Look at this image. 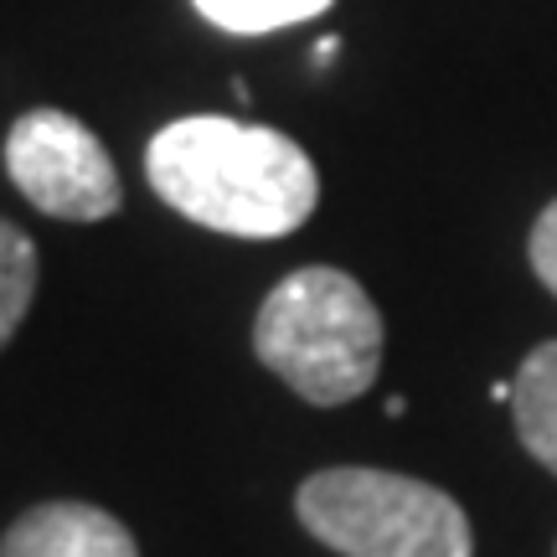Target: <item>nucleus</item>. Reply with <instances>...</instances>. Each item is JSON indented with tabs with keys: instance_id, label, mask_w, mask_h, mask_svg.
I'll list each match as a JSON object with an SVG mask.
<instances>
[{
	"instance_id": "obj_4",
	"label": "nucleus",
	"mask_w": 557,
	"mask_h": 557,
	"mask_svg": "<svg viewBox=\"0 0 557 557\" xmlns=\"http://www.w3.org/2000/svg\"><path fill=\"white\" fill-rule=\"evenodd\" d=\"M5 171L37 212L62 222H99L120 212V171L103 139L62 109H32L5 135Z\"/></svg>"
},
{
	"instance_id": "obj_6",
	"label": "nucleus",
	"mask_w": 557,
	"mask_h": 557,
	"mask_svg": "<svg viewBox=\"0 0 557 557\" xmlns=\"http://www.w3.org/2000/svg\"><path fill=\"white\" fill-rule=\"evenodd\" d=\"M511 413H517V434L532 449V459L557 475V341H542L521 361Z\"/></svg>"
},
{
	"instance_id": "obj_5",
	"label": "nucleus",
	"mask_w": 557,
	"mask_h": 557,
	"mask_svg": "<svg viewBox=\"0 0 557 557\" xmlns=\"http://www.w3.org/2000/svg\"><path fill=\"white\" fill-rule=\"evenodd\" d=\"M0 557H139L120 517L83 500H47L11 521Z\"/></svg>"
},
{
	"instance_id": "obj_3",
	"label": "nucleus",
	"mask_w": 557,
	"mask_h": 557,
	"mask_svg": "<svg viewBox=\"0 0 557 557\" xmlns=\"http://www.w3.org/2000/svg\"><path fill=\"white\" fill-rule=\"evenodd\" d=\"M299 521L341 557H470V517L438 485L393 470H320L299 485Z\"/></svg>"
},
{
	"instance_id": "obj_10",
	"label": "nucleus",
	"mask_w": 557,
	"mask_h": 557,
	"mask_svg": "<svg viewBox=\"0 0 557 557\" xmlns=\"http://www.w3.org/2000/svg\"><path fill=\"white\" fill-rule=\"evenodd\" d=\"M315 58H320V62H336V37H325V41H320V47H315Z\"/></svg>"
},
{
	"instance_id": "obj_7",
	"label": "nucleus",
	"mask_w": 557,
	"mask_h": 557,
	"mask_svg": "<svg viewBox=\"0 0 557 557\" xmlns=\"http://www.w3.org/2000/svg\"><path fill=\"white\" fill-rule=\"evenodd\" d=\"M37 295V248L32 238L0 218V346L16 336V325Z\"/></svg>"
},
{
	"instance_id": "obj_2",
	"label": "nucleus",
	"mask_w": 557,
	"mask_h": 557,
	"mask_svg": "<svg viewBox=\"0 0 557 557\" xmlns=\"http://www.w3.org/2000/svg\"><path fill=\"white\" fill-rule=\"evenodd\" d=\"M253 351L305 403L341 408L377 382L382 315L351 274L295 269L259 305Z\"/></svg>"
},
{
	"instance_id": "obj_9",
	"label": "nucleus",
	"mask_w": 557,
	"mask_h": 557,
	"mask_svg": "<svg viewBox=\"0 0 557 557\" xmlns=\"http://www.w3.org/2000/svg\"><path fill=\"white\" fill-rule=\"evenodd\" d=\"M527 253H532L537 278L557 295V201H547V207H542L537 227H532V248H527Z\"/></svg>"
},
{
	"instance_id": "obj_8",
	"label": "nucleus",
	"mask_w": 557,
	"mask_h": 557,
	"mask_svg": "<svg viewBox=\"0 0 557 557\" xmlns=\"http://www.w3.org/2000/svg\"><path fill=\"white\" fill-rule=\"evenodd\" d=\"M197 11L222 32L259 37V32H278V26H295V21L331 11V0H197Z\"/></svg>"
},
{
	"instance_id": "obj_1",
	"label": "nucleus",
	"mask_w": 557,
	"mask_h": 557,
	"mask_svg": "<svg viewBox=\"0 0 557 557\" xmlns=\"http://www.w3.org/2000/svg\"><path fill=\"white\" fill-rule=\"evenodd\" d=\"M145 176L165 207L233 238H284L315 212V160L289 135L191 114L165 124L145 150Z\"/></svg>"
}]
</instances>
